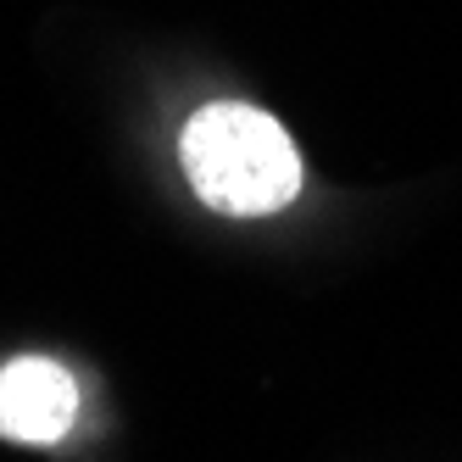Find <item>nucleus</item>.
I'll use <instances>...</instances> for the list:
<instances>
[{
  "mask_svg": "<svg viewBox=\"0 0 462 462\" xmlns=\"http://www.w3.org/2000/svg\"><path fill=\"white\" fill-rule=\"evenodd\" d=\"M179 162L189 189L228 217H268L301 195L295 140L279 117L245 101H212L195 112L179 134Z\"/></svg>",
  "mask_w": 462,
  "mask_h": 462,
  "instance_id": "1",
  "label": "nucleus"
},
{
  "mask_svg": "<svg viewBox=\"0 0 462 462\" xmlns=\"http://www.w3.org/2000/svg\"><path fill=\"white\" fill-rule=\"evenodd\" d=\"M79 418V384L61 362L17 356L0 368V435L17 446H56Z\"/></svg>",
  "mask_w": 462,
  "mask_h": 462,
  "instance_id": "2",
  "label": "nucleus"
}]
</instances>
